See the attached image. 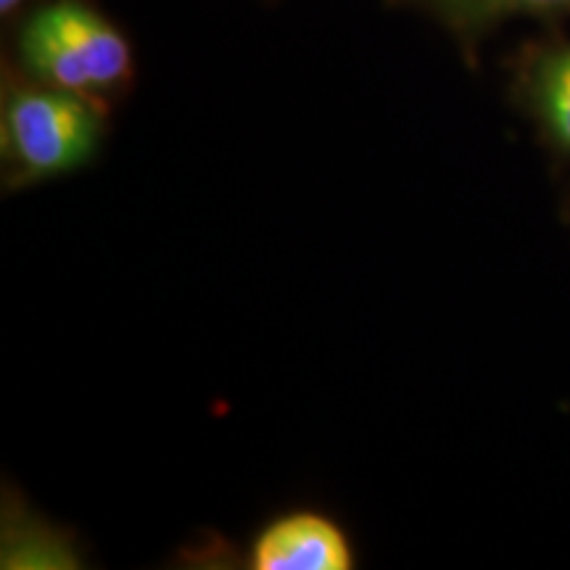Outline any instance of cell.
Segmentation results:
<instances>
[{
	"label": "cell",
	"instance_id": "cell-1",
	"mask_svg": "<svg viewBox=\"0 0 570 570\" xmlns=\"http://www.w3.org/2000/svg\"><path fill=\"white\" fill-rule=\"evenodd\" d=\"M101 101L38 80L6 85L0 109V167L11 190L59 180L88 167L101 151Z\"/></svg>",
	"mask_w": 570,
	"mask_h": 570
},
{
	"label": "cell",
	"instance_id": "cell-2",
	"mask_svg": "<svg viewBox=\"0 0 570 570\" xmlns=\"http://www.w3.org/2000/svg\"><path fill=\"white\" fill-rule=\"evenodd\" d=\"M19 59L32 80L101 104L132 77L130 42L82 0H53L32 11L19 32Z\"/></svg>",
	"mask_w": 570,
	"mask_h": 570
},
{
	"label": "cell",
	"instance_id": "cell-3",
	"mask_svg": "<svg viewBox=\"0 0 570 570\" xmlns=\"http://www.w3.org/2000/svg\"><path fill=\"white\" fill-rule=\"evenodd\" d=\"M252 570H348L354 568L352 539L333 518L296 510L269 520L246 554Z\"/></svg>",
	"mask_w": 570,
	"mask_h": 570
},
{
	"label": "cell",
	"instance_id": "cell-4",
	"mask_svg": "<svg viewBox=\"0 0 570 570\" xmlns=\"http://www.w3.org/2000/svg\"><path fill=\"white\" fill-rule=\"evenodd\" d=\"M523 96L541 138L558 154L570 156V42L533 61Z\"/></svg>",
	"mask_w": 570,
	"mask_h": 570
},
{
	"label": "cell",
	"instance_id": "cell-5",
	"mask_svg": "<svg viewBox=\"0 0 570 570\" xmlns=\"http://www.w3.org/2000/svg\"><path fill=\"white\" fill-rule=\"evenodd\" d=\"M462 30H483L512 17H554L570 13V0H428Z\"/></svg>",
	"mask_w": 570,
	"mask_h": 570
},
{
	"label": "cell",
	"instance_id": "cell-6",
	"mask_svg": "<svg viewBox=\"0 0 570 570\" xmlns=\"http://www.w3.org/2000/svg\"><path fill=\"white\" fill-rule=\"evenodd\" d=\"M24 3L27 0H0V13H3V17H9V13H17Z\"/></svg>",
	"mask_w": 570,
	"mask_h": 570
}]
</instances>
